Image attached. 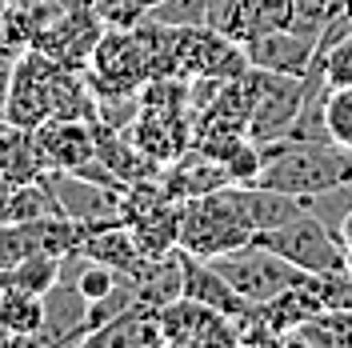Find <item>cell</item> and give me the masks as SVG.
<instances>
[{
	"mask_svg": "<svg viewBox=\"0 0 352 348\" xmlns=\"http://www.w3.org/2000/svg\"><path fill=\"white\" fill-rule=\"evenodd\" d=\"M261 153L264 168L256 184L300 200L352 180V149H340L332 140H268L261 144Z\"/></svg>",
	"mask_w": 352,
	"mask_h": 348,
	"instance_id": "obj_1",
	"label": "cell"
},
{
	"mask_svg": "<svg viewBox=\"0 0 352 348\" xmlns=\"http://www.w3.org/2000/svg\"><path fill=\"white\" fill-rule=\"evenodd\" d=\"M248 240H252V228L241 220L232 196H228V184L180 204V232H176V248L180 252L212 261V257L232 252V248H241Z\"/></svg>",
	"mask_w": 352,
	"mask_h": 348,
	"instance_id": "obj_2",
	"label": "cell"
},
{
	"mask_svg": "<svg viewBox=\"0 0 352 348\" xmlns=\"http://www.w3.org/2000/svg\"><path fill=\"white\" fill-rule=\"evenodd\" d=\"M208 264L241 292L248 305H264V301L280 296L285 288H292V284H300L308 276L305 268L288 264L280 252L264 248L261 240H248V244L232 248V252H220V257H212Z\"/></svg>",
	"mask_w": 352,
	"mask_h": 348,
	"instance_id": "obj_3",
	"label": "cell"
},
{
	"mask_svg": "<svg viewBox=\"0 0 352 348\" xmlns=\"http://www.w3.org/2000/svg\"><path fill=\"white\" fill-rule=\"evenodd\" d=\"M60 61L44 56L41 48H24L12 65V85H8V100H4V120L21 124V129H36L48 116H56V92L65 80Z\"/></svg>",
	"mask_w": 352,
	"mask_h": 348,
	"instance_id": "obj_4",
	"label": "cell"
},
{
	"mask_svg": "<svg viewBox=\"0 0 352 348\" xmlns=\"http://www.w3.org/2000/svg\"><path fill=\"white\" fill-rule=\"evenodd\" d=\"M252 240H261L264 248L280 252L288 264L305 268V272H344V248L336 228H329L312 208H305L300 217H292L280 228L256 232Z\"/></svg>",
	"mask_w": 352,
	"mask_h": 348,
	"instance_id": "obj_5",
	"label": "cell"
},
{
	"mask_svg": "<svg viewBox=\"0 0 352 348\" xmlns=\"http://www.w3.org/2000/svg\"><path fill=\"white\" fill-rule=\"evenodd\" d=\"M305 105V76L292 72H264L252 68V112H248V136L256 144L285 140L296 112Z\"/></svg>",
	"mask_w": 352,
	"mask_h": 348,
	"instance_id": "obj_6",
	"label": "cell"
},
{
	"mask_svg": "<svg viewBox=\"0 0 352 348\" xmlns=\"http://www.w3.org/2000/svg\"><path fill=\"white\" fill-rule=\"evenodd\" d=\"M160 332H164V345H173V348H228V345H236L232 316L200 305L192 296H176V301H168V305L160 308Z\"/></svg>",
	"mask_w": 352,
	"mask_h": 348,
	"instance_id": "obj_7",
	"label": "cell"
},
{
	"mask_svg": "<svg viewBox=\"0 0 352 348\" xmlns=\"http://www.w3.org/2000/svg\"><path fill=\"white\" fill-rule=\"evenodd\" d=\"M36 149L48 173H85L96 160V136H92V120H76V116H48L44 124L32 129Z\"/></svg>",
	"mask_w": 352,
	"mask_h": 348,
	"instance_id": "obj_8",
	"label": "cell"
},
{
	"mask_svg": "<svg viewBox=\"0 0 352 348\" xmlns=\"http://www.w3.org/2000/svg\"><path fill=\"white\" fill-rule=\"evenodd\" d=\"M316 41L320 36L285 24V28H268L261 36H252V41L244 44V56H248V68L305 76V68L312 65V52H316Z\"/></svg>",
	"mask_w": 352,
	"mask_h": 348,
	"instance_id": "obj_9",
	"label": "cell"
},
{
	"mask_svg": "<svg viewBox=\"0 0 352 348\" xmlns=\"http://www.w3.org/2000/svg\"><path fill=\"white\" fill-rule=\"evenodd\" d=\"M156 180H160L164 196L176 200V204H184V200H192V196L217 193V188H224V184H232L228 168L220 164L217 156L200 153V149H184L176 160H168V164L160 168Z\"/></svg>",
	"mask_w": 352,
	"mask_h": 348,
	"instance_id": "obj_10",
	"label": "cell"
},
{
	"mask_svg": "<svg viewBox=\"0 0 352 348\" xmlns=\"http://www.w3.org/2000/svg\"><path fill=\"white\" fill-rule=\"evenodd\" d=\"M228 196H232L241 220L252 228V237L268 232V228H280V224H288L292 217H300L308 208L300 196L276 193V188H264V184H228Z\"/></svg>",
	"mask_w": 352,
	"mask_h": 348,
	"instance_id": "obj_11",
	"label": "cell"
},
{
	"mask_svg": "<svg viewBox=\"0 0 352 348\" xmlns=\"http://www.w3.org/2000/svg\"><path fill=\"white\" fill-rule=\"evenodd\" d=\"M88 348H160L164 332H160V308L153 305H136L129 312H120L112 325L96 328L85 340Z\"/></svg>",
	"mask_w": 352,
	"mask_h": 348,
	"instance_id": "obj_12",
	"label": "cell"
},
{
	"mask_svg": "<svg viewBox=\"0 0 352 348\" xmlns=\"http://www.w3.org/2000/svg\"><path fill=\"white\" fill-rule=\"evenodd\" d=\"M85 296L76 292V284L60 276L44 292V332L36 345H80V328H85Z\"/></svg>",
	"mask_w": 352,
	"mask_h": 348,
	"instance_id": "obj_13",
	"label": "cell"
},
{
	"mask_svg": "<svg viewBox=\"0 0 352 348\" xmlns=\"http://www.w3.org/2000/svg\"><path fill=\"white\" fill-rule=\"evenodd\" d=\"M76 252L85 261H100L109 268H120L129 276L144 264V252H140V244H136V237H132V228L124 220H112V224H100V228L85 232L80 244H76Z\"/></svg>",
	"mask_w": 352,
	"mask_h": 348,
	"instance_id": "obj_14",
	"label": "cell"
},
{
	"mask_svg": "<svg viewBox=\"0 0 352 348\" xmlns=\"http://www.w3.org/2000/svg\"><path fill=\"white\" fill-rule=\"evenodd\" d=\"M180 264H184V296H192V301H200V305L217 308V312H224V316H241L244 308H248V301H244L241 292L224 281L208 261L180 252Z\"/></svg>",
	"mask_w": 352,
	"mask_h": 348,
	"instance_id": "obj_15",
	"label": "cell"
},
{
	"mask_svg": "<svg viewBox=\"0 0 352 348\" xmlns=\"http://www.w3.org/2000/svg\"><path fill=\"white\" fill-rule=\"evenodd\" d=\"M44 173L48 168L41 160L32 129H21V124L0 116V176H8L12 184H24V180H36Z\"/></svg>",
	"mask_w": 352,
	"mask_h": 348,
	"instance_id": "obj_16",
	"label": "cell"
},
{
	"mask_svg": "<svg viewBox=\"0 0 352 348\" xmlns=\"http://www.w3.org/2000/svg\"><path fill=\"white\" fill-rule=\"evenodd\" d=\"M285 345L300 348H352V312L344 308H324L316 316L300 320L285 332Z\"/></svg>",
	"mask_w": 352,
	"mask_h": 348,
	"instance_id": "obj_17",
	"label": "cell"
},
{
	"mask_svg": "<svg viewBox=\"0 0 352 348\" xmlns=\"http://www.w3.org/2000/svg\"><path fill=\"white\" fill-rule=\"evenodd\" d=\"M0 325L21 345H36L44 332V296L21 292V288H0Z\"/></svg>",
	"mask_w": 352,
	"mask_h": 348,
	"instance_id": "obj_18",
	"label": "cell"
},
{
	"mask_svg": "<svg viewBox=\"0 0 352 348\" xmlns=\"http://www.w3.org/2000/svg\"><path fill=\"white\" fill-rule=\"evenodd\" d=\"M60 261H65V257L32 252V257H24V261L0 268V288H21V292H36V296H44L52 284L60 281Z\"/></svg>",
	"mask_w": 352,
	"mask_h": 348,
	"instance_id": "obj_19",
	"label": "cell"
},
{
	"mask_svg": "<svg viewBox=\"0 0 352 348\" xmlns=\"http://www.w3.org/2000/svg\"><path fill=\"white\" fill-rule=\"evenodd\" d=\"M324 129H329L332 144L352 149V85L329 88V100H324Z\"/></svg>",
	"mask_w": 352,
	"mask_h": 348,
	"instance_id": "obj_20",
	"label": "cell"
},
{
	"mask_svg": "<svg viewBox=\"0 0 352 348\" xmlns=\"http://www.w3.org/2000/svg\"><path fill=\"white\" fill-rule=\"evenodd\" d=\"M316 56L324 61V85L329 88H344L352 85V32L340 36L329 48H316Z\"/></svg>",
	"mask_w": 352,
	"mask_h": 348,
	"instance_id": "obj_21",
	"label": "cell"
},
{
	"mask_svg": "<svg viewBox=\"0 0 352 348\" xmlns=\"http://www.w3.org/2000/svg\"><path fill=\"white\" fill-rule=\"evenodd\" d=\"M96 21L104 28H136V24L148 17V8L140 0H88Z\"/></svg>",
	"mask_w": 352,
	"mask_h": 348,
	"instance_id": "obj_22",
	"label": "cell"
},
{
	"mask_svg": "<svg viewBox=\"0 0 352 348\" xmlns=\"http://www.w3.org/2000/svg\"><path fill=\"white\" fill-rule=\"evenodd\" d=\"M332 4H336V0H292V28L320 36V28H324V21H329V12H332Z\"/></svg>",
	"mask_w": 352,
	"mask_h": 348,
	"instance_id": "obj_23",
	"label": "cell"
},
{
	"mask_svg": "<svg viewBox=\"0 0 352 348\" xmlns=\"http://www.w3.org/2000/svg\"><path fill=\"white\" fill-rule=\"evenodd\" d=\"M336 237H340V248H344V272L352 276V213L336 224Z\"/></svg>",
	"mask_w": 352,
	"mask_h": 348,
	"instance_id": "obj_24",
	"label": "cell"
},
{
	"mask_svg": "<svg viewBox=\"0 0 352 348\" xmlns=\"http://www.w3.org/2000/svg\"><path fill=\"white\" fill-rule=\"evenodd\" d=\"M12 65H16V56H4V52H0V112H4V100H8V85H12Z\"/></svg>",
	"mask_w": 352,
	"mask_h": 348,
	"instance_id": "obj_25",
	"label": "cell"
},
{
	"mask_svg": "<svg viewBox=\"0 0 352 348\" xmlns=\"http://www.w3.org/2000/svg\"><path fill=\"white\" fill-rule=\"evenodd\" d=\"M12 345H21V340H16V336H12L8 328L0 325V348H12Z\"/></svg>",
	"mask_w": 352,
	"mask_h": 348,
	"instance_id": "obj_26",
	"label": "cell"
},
{
	"mask_svg": "<svg viewBox=\"0 0 352 348\" xmlns=\"http://www.w3.org/2000/svg\"><path fill=\"white\" fill-rule=\"evenodd\" d=\"M140 4H144V8H156V4H164V0H140Z\"/></svg>",
	"mask_w": 352,
	"mask_h": 348,
	"instance_id": "obj_27",
	"label": "cell"
}]
</instances>
